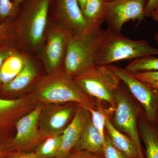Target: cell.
Here are the masks:
<instances>
[{
  "mask_svg": "<svg viewBox=\"0 0 158 158\" xmlns=\"http://www.w3.org/2000/svg\"><path fill=\"white\" fill-rule=\"evenodd\" d=\"M129 73L134 77L144 84L158 82V71Z\"/></svg>",
  "mask_w": 158,
  "mask_h": 158,
  "instance_id": "obj_27",
  "label": "cell"
},
{
  "mask_svg": "<svg viewBox=\"0 0 158 158\" xmlns=\"http://www.w3.org/2000/svg\"><path fill=\"white\" fill-rule=\"evenodd\" d=\"M148 0H112L105 2V21L108 29L121 33L122 27L130 21L141 23L145 20Z\"/></svg>",
  "mask_w": 158,
  "mask_h": 158,
  "instance_id": "obj_7",
  "label": "cell"
},
{
  "mask_svg": "<svg viewBox=\"0 0 158 158\" xmlns=\"http://www.w3.org/2000/svg\"><path fill=\"white\" fill-rule=\"evenodd\" d=\"M148 87L158 90V82H154L150 84H146Z\"/></svg>",
  "mask_w": 158,
  "mask_h": 158,
  "instance_id": "obj_35",
  "label": "cell"
},
{
  "mask_svg": "<svg viewBox=\"0 0 158 158\" xmlns=\"http://www.w3.org/2000/svg\"><path fill=\"white\" fill-rule=\"evenodd\" d=\"M73 34L61 25L50 30L42 54V60L49 74L60 69Z\"/></svg>",
  "mask_w": 158,
  "mask_h": 158,
  "instance_id": "obj_11",
  "label": "cell"
},
{
  "mask_svg": "<svg viewBox=\"0 0 158 158\" xmlns=\"http://www.w3.org/2000/svg\"><path fill=\"white\" fill-rule=\"evenodd\" d=\"M158 4V0H148L147 5L144 11L145 17H150L151 15L156 8Z\"/></svg>",
  "mask_w": 158,
  "mask_h": 158,
  "instance_id": "obj_31",
  "label": "cell"
},
{
  "mask_svg": "<svg viewBox=\"0 0 158 158\" xmlns=\"http://www.w3.org/2000/svg\"><path fill=\"white\" fill-rule=\"evenodd\" d=\"M154 39L155 40L156 43L158 45V30L157 33H156L155 35L154 36Z\"/></svg>",
  "mask_w": 158,
  "mask_h": 158,
  "instance_id": "obj_37",
  "label": "cell"
},
{
  "mask_svg": "<svg viewBox=\"0 0 158 158\" xmlns=\"http://www.w3.org/2000/svg\"><path fill=\"white\" fill-rule=\"evenodd\" d=\"M30 95L37 104L75 103L88 110L98 106L61 69L40 79Z\"/></svg>",
  "mask_w": 158,
  "mask_h": 158,
  "instance_id": "obj_1",
  "label": "cell"
},
{
  "mask_svg": "<svg viewBox=\"0 0 158 158\" xmlns=\"http://www.w3.org/2000/svg\"><path fill=\"white\" fill-rule=\"evenodd\" d=\"M157 117L158 120V112H157Z\"/></svg>",
  "mask_w": 158,
  "mask_h": 158,
  "instance_id": "obj_39",
  "label": "cell"
},
{
  "mask_svg": "<svg viewBox=\"0 0 158 158\" xmlns=\"http://www.w3.org/2000/svg\"><path fill=\"white\" fill-rule=\"evenodd\" d=\"M107 66L125 84L131 93L141 103L150 121H154L158 110V90L136 79L125 69L112 64Z\"/></svg>",
  "mask_w": 158,
  "mask_h": 158,
  "instance_id": "obj_10",
  "label": "cell"
},
{
  "mask_svg": "<svg viewBox=\"0 0 158 158\" xmlns=\"http://www.w3.org/2000/svg\"><path fill=\"white\" fill-rule=\"evenodd\" d=\"M66 158H104V156L86 151L73 150Z\"/></svg>",
  "mask_w": 158,
  "mask_h": 158,
  "instance_id": "obj_29",
  "label": "cell"
},
{
  "mask_svg": "<svg viewBox=\"0 0 158 158\" xmlns=\"http://www.w3.org/2000/svg\"><path fill=\"white\" fill-rule=\"evenodd\" d=\"M156 22H158V4L156 9L152 11L150 17Z\"/></svg>",
  "mask_w": 158,
  "mask_h": 158,
  "instance_id": "obj_33",
  "label": "cell"
},
{
  "mask_svg": "<svg viewBox=\"0 0 158 158\" xmlns=\"http://www.w3.org/2000/svg\"><path fill=\"white\" fill-rule=\"evenodd\" d=\"M16 42L13 23L9 19L0 24V44H13Z\"/></svg>",
  "mask_w": 158,
  "mask_h": 158,
  "instance_id": "obj_23",
  "label": "cell"
},
{
  "mask_svg": "<svg viewBox=\"0 0 158 158\" xmlns=\"http://www.w3.org/2000/svg\"><path fill=\"white\" fill-rule=\"evenodd\" d=\"M125 69L129 72L158 71V58L150 56L134 59Z\"/></svg>",
  "mask_w": 158,
  "mask_h": 158,
  "instance_id": "obj_22",
  "label": "cell"
},
{
  "mask_svg": "<svg viewBox=\"0 0 158 158\" xmlns=\"http://www.w3.org/2000/svg\"><path fill=\"white\" fill-rule=\"evenodd\" d=\"M38 105L31 95L15 99L0 98V143L6 147L13 138L19 120Z\"/></svg>",
  "mask_w": 158,
  "mask_h": 158,
  "instance_id": "obj_8",
  "label": "cell"
},
{
  "mask_svg": "<svg viewBox=\"0 0 158 158\" xmlns=\"http://www.w3.org/2000/svg\"><path fill=\"white\" fill-rule=\"evenodd\" d=\"M73 80L88 96L106 102L115 110V93L120 80L107 65H97Z\"/></svg>",
  "mask_w": 158,
  "mask_h": 158,
  "instance_id": "obj_5",
  "label": "cell"
},
{
  "mask_svg": "<svg viewBox=\"0 0 158 158\" xmlns=\"http://www.w3.org/2000/svg\"><path fill=\"white\" fill-rule=\"evenodd\" d=\"M78 106L75 103L43 105L39 123L42 137L62 135L72 120Z\"/></svg>",
  "mask_w": 158,
  "mask_h": 158,
  "instance_id": "obj_9",
  "label": "cell"
},
{
  "mask_svg": "<svg viewBox=\"0 0 158 158\" xmlns=\"http://www.w3.org/2000/svg\"><path fill=\"white\" fill-rule=\"evenodd\" d=\"M103 156L104 158H129L113 145L108 134L106 135Z\"/></svg>",
  "mask_w": 158,
  "mask_h": 158,
  "instance_id": "obj_26",
  "label": "cell"
},
{
  "mask_svg": "<svg viewBox=\"0 0 158 158\" xmlns=\"http://www.w3.org/2000/svg\"><path fill=\"white\" fill-rule=\"evenodd\" d=\"M43 107V105H37L34 110L17 121L14 136L6 146L9 151L31 150L36 148L44 140L39 129L40 117Z\"/></svg>",
  "mask_w": 158,
  "mask_h": 158,
  "instance_id": "obj_6",
  "label": "cell"
},
{
  "mask_svg": "<svg viewBox=\"0 0 158 158\" xmlns=\"http://www.w3.org/2000/svg\"><path fill=\"white\" fill-rule=\"evenodd\" d=\"M83 13L90 27H101L105 21V2L103 0H87Z\"/></svg>",
  "mask_w": 158,
  "mask_h": 158,
  "instance_id": "obj_19",
  "label": "cell"
},
{
  "mask_svg": "<svg viewBox=\"0 0 158 158\" xmlns=\"http://www.w3.org/2000/svg\"><path fill=\"white\" fill-rule=\"evenodd\" d=\"M62 135L44 138L36 148L35 152L41 158H56L62 144Z\"/></svg>",
  "mask_w": 158,
  "mask_h": 158,
  "instance_id": "obj_21",
  "label": "cell"
},
{
  "mask_svg": "<svg viewBox=\"0 0 158 158\" xmlns=\"http://www.w3.org/2000/svg\"><path fill=\"white\" fill-rule=\"evenodd\" d=\"M106 137H103L91 121V117L85 125L73 150H84L103 155Z\"/></svg>",
  "mask_w": 158,
  "mask_h": 158,
  "instance_id": "obj_15",
  "label": "cell"
},
{
  "mask_svg": "<svg viewBox=\"0 0 158 158\" xmlns=\"http://www.w3.org/2000/svg\"><path fill=\"white\" fill-rule=\"evenodd\" d=\"M55 12L61 25L73 34L92 28L86 21L77 0H55Z\"/></svg>",
  "mask_w": 158,
  "mask_h": 158,
  "instance_id": "obj_13",
  "label": "cell"
},
{
  "mask_svg": "<svg viewBox=\"0 0 158 158\" xmlns=\"http://www.w3.org/2000/svg\"><path fill=\"white\" fill-rule=\"evenodd\" d=\"M7 158H41L36 152L9 151Z\"/></svg>",
  "mask_w": 158,
  "mask_h": 158,
  "instance_id": "obj_30",
  "label": "cell"
},
{
  "mask_svg": "<svg viewBox=\"0 0 158 158\" xmlns=\"http://www.w3.org/2000/svg\"><path fill=\"white\" fill-rule=\"evenodd\" d=\"M25 58L17 51L6 59L0 69V84L2 86L12 81L21 71Z\"/></svg>",
  "mask_w": 158,
  "mask_h": 158,
  "instance_id": "obj_18",
  "label": "cell"
},
{
  "mask_svg": "<svg viewBox=\"0 0 158 158\" xmlns=\"http://www.w3.org/2000/svg\"><path fill=\"white\" fill-rule=\"evenodd\" d=\"M13 5L15 6V8L19 9L20 5L25 1V0H11Z\"/></svg>",
  "mask_w": 158,
  "mask_h": 158,
  "instance_id": "obj_34",
  "label": "cell"
},
{
  "mask_svg": "<svg viewBox=\"0 0 158 158\" xmlns=\"http://www.w3.org/2000/svg\"><path fill=\"white\" fill-rule=\"evenodd\" d=\"M9 152L4 145L0 143V158H7Z\"/></svg>",
  "mask_w": 158,
  "mask_h": 158,
  "instance_id": "obj_32",
  "label": "cell"
},
{
  "mask_svg": "<svg viewBox=\"0 0 158 158\" xmlns=\"http://www.w3.org/2000/svg\"><path fill=\"white\" fill-rule=\"evenodd\" d=\"M105 128L113 145L129 158H141L138 148L133 141L113 125L106 115Z\"/></svg>",
  "mask_w": 158,
  "mask_h": 158,
  "instance_id": "obj_17",
  "label": "cell"
},
{
  "mask_svg": "<svg viewBox=\"0 0 158 158\" xmlns=\"http://www.w3.org/2000/svg\"><path fill=\"white\" fill-rule=\"evenodd\" d=\"M17 51L13 44H0V69L6 59Z\"/></svg>",
  "mask_w": 158,
  "mask_h": 158,
  "instance_id": "obj_28",
  "label": "cell"
},
{
  "mask_svg": "<svg viewBox=\"0 0 158 158\" xmlns=\"http://www.w3.org/2000/svg\"><path fill=\"white\" fill-rule=\"evenodd\" d=\"M105 2H110V1H112V0H103Z\"/></svg>",
  "mask_w": 158,
  "mask_h": 158,
  "instance_id": "obj_38",
  "label": "cell"
},
{
  "mask_svg": "<svg viewBox=\"0 0 158 158\" xmlns=\"http://www.w3.org/2000/svg\"><path fill=\"white\" fill-rule=\"evenodd\" d=\"M23 7L13 22L16 42L31 50L42 45L46 28L51 0H25Z\"/></svg>",
  "mask_w": 158,
  "mask_h": 158,
  "instance_id": "obj_2",
  "label": "cell"
},
{
  "mask_svg": "<svg viewBox=\"0 0 158 158\" xmlns=\"http://www.w3.org/2000/svg\"><path fill=\"white\" fill-rule=\"evenodd\" d=\"M77 1L78 2L80 7H81V9L82 11H83L87 0H77Z\"/></svg>",
  "mask_w": 158,
  "mask_h": 158,
  "instance_id": "obj_36",
  "label": "cell"
},
{
  "mask_svg": "<svg viewBox=\"0 0 158 158\" xmlns=\"http://www.w3.org/2000/svg\"><path fill=\"white\" fill-rule=\"evenodd\" d=\"M18 12L11 0H0V24L16 16Z\"/></svg>",
  "mask_w": 158,
  "mask_h": 158,
  "instance_id": "obj_24",
  "label": "cell"
},
{
  "mask_svg": "<svg viewBox=\"0 0 158 158\" xmlns=\"http://www.w3.org/2000/svg\"><path fill=\"white\" fill-rule=\"evenodd\" d=\"M104 36L101 27L92 28L86 32L73 34L64 63L66 74L73 79L97 65V59Z\"/></svg>",
  "mask_w": 158,
  "mask_h": 158,
  "instance_id": "obj_3",
  "label": "cell"
},
{
  "mask_svg": "<svg viewBox=\"0 0 158 158\" xmlns=\"http://www.w3.org/2000/svg\"><path fill=\"white\" fill-rule=\"evenodd\" d=\"M90 113V117L92 123L98 130L103 137H106L105 130V117L106 113L103 112L102 108L98 106L96 109L89 110Z\"/></svg>",
  "mask_w": 158,
  "mask_h": 158,
  "instance_id": "obj_25",
  "label": "cell"
},
{
  "mask_svg": "<svg viewBox=\"0 0 158 158\" xmlns=\"http://www.w3.org/2000/svg\"><path fill=\"white\" fill-rule=\"evenodd\" d=\"M141 135L145 144L146 158H158V134L147 122L139 123Z\"/></svg>",
  "mask_w": 158,
  "mask_h": 158,
  "instance_id": "obj_20",
  "label": "cell"
},
{
  "mask_svg": "<svg viewBox=\"0 0 158 158\" xmlns=\"http://www.w3.org/2000/svg\"><path fill=\"white\" fill-rule=\"evenodd\" d=\"M116 108L113 121L116 127L127 134L135 144L141 158H144L138 129V113L132 102L122 91L117 89L115 93Z\"/></svg>",
  "mask_w": 158,
  "mask_h": 158,
  "instance_id": "obj_12",
  "label": "cell"
},
{
  "mask_svg": "<svg viewBox=\"0 0 158 158\" xmlns=\"http://www.w3.org/2000/svg\"><path fill=\"white\" fill-rule=\"evenodd\" d=\"M158 56V48L144 40H133L107 29L99 52L97 65H108L113 62Z\"/></svg>",
  "mask_w": 158,
  "mask_h": 158,
  "instance_id": "obj_4",
  "label": "cell"
},
{
  "mask_svg": "<svg viewBox=\"0 0 158 158\" xmlns=\"http://www.w3.org/2000/svg\"><path fill=\"white\" fill-rule=\"evenodd\" d=\"M37 68L32 61L26 57L23 67L12 81L2 86L4 92L16 93L25 90L37 76Z\"/></svg>",
  "mask_w": 158,
  "mask_h": 158,
  "instance_id": "obj_16",
  "label": "cell"
},
{
  "mask_svg": "<svg viewBox=\"0 0 158 158\" xmlns=\"http://www.w3.org/2000/svg\"><path fill=\"white\" fill-rule=\"evenodd\" d=\"M90 118L89 110L78 106L72 120L62 133V144L56 158L67 157L76 145Z\"/></svg>",
  "mask_w": 158,
  "mask_h": 158,
  "instance_id": "obj_14",
  "label": "cell"
}]
</instances>
